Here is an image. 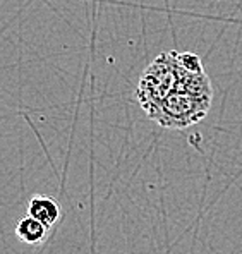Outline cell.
I'll use <instances>...</instances> for the list:
<instances>
[{"mask_svg": "<svg viewBox=\"0 0 242 254\" xmlns=\"http://www.w3.org/2000/svg\"><path fill=\"white\" fill-rule=\"evenodd\" d=\"M28 215L35 216L36 220L47 225L48 229L55 225V223L60 220L62 216V210L60 204L50 196H42V194H36L29 199L28 204Z\"/></svg>", "mask_w": 242, "mask_h": 254, "instance_id": "7a4b0ae2", "label": "cell"}, {"mask_svg": "<svg viewBox=\"0 0 242 254\" xmlns=\"http://www.w3.org/2000/svg\"><path fill=\"white\" fill-rule=\"evenodd\" d=\"M48 232H50V229L31 215H26V216H22V218H19V222H17V225H16L17 239L28 246L42 244L45 239L48 237Z\"/></svg>", "mask_w": 242, "mask_h": 254, "instance_id": "3957f363", "label": "cell"}, {"mask_svg": "<svg viewBox=\"0 0 242 254\" xmlns=\"http://www.w3.org/2000/svg\"><path fill=\"white\" fill-rule=\"evenodd\" d=\"M211 96L213 89L204 69H185L179 83L146 115L167 129H185L206 117Z\"/></svg>", "mask_w": 242, "mask_h": 254, "instance_id": "6da1fadb", "label": "cell"}]
</instances>
